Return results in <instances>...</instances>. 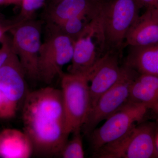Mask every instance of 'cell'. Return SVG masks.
Returning a JSON list of instances; mask_svg holds the SVG:
<instances>
[{
  "label": "cell",
  "mask_w": 158,
  "mask_h": 158,
  "mask_svg": "<svg viewBox=\"0 0 158 158\" xmlns=\"http://www.w3.org/2000/svg\"><path fill=\"white\" fill-rule=\"evenodd\" d=\"M22 120L34 154L44 157L59 156L69 135L61 89L46 87L28 93L23 101Z\"/></svg>",
  "instance_id": "1"
},
{
  "label": "cell",
  "mask_w": 158,
  "mask_h": 158,
  "mask_svg": "<svg viewBox=\"0 0 158 158\" xmlns=\"http://www.w3.org/2000/svg\"><path fill=\"white\" fill-rule=\"evenodd\" d=\"M157 127L154 122H141L124 135L93 152L101 158H158L155 136Z\"/></svg>",
  "instance_id": "2"
},
{
  "label": "cell",
  "mask_w": 158,
  "mask_h": 158,
  "mask_svg": "<svg viewBox=\"0 0 158 158\" xmlns=\"http://www.w3.org/2000/svg\"><path fill=\"white\" fill-rule=\"evenodd\" d=\"M141 9L138 0H106L102 11L106 53L122 56L126 36Z\"/></svg>",
  "instance_id": "3"
},
{
  "label": "cell",
  "mask_w": 158,
  "mask_h": 158,
  "mask_svg": "<svg viewBox=\"0 0 158 158\" xmlns=\"http://www.w3.org/2000/svg\"><path fill=\"white\" fill-rule=\"evenodd\" d=\"M90 74L63 73L60 77L65 127L70 135L81 130L90 108Z\"/></svg>",
  "instance_id": "4"
},
{
  "label": "cell",
  "mask_w": 158,
  "mask_h": 158,
  "mask_svg": "<svg viewBox=\"0 0 158 158\" xmlns=\"http://www.w3.org/2000/svg\"><path fill=\"white\" fill-rule=\"evenodd\" d=\"M121 73L113 87L99 98L90 109L81 131L89 135L99 123L106 120L128 102L133 82L139 73L127 65H121Z\"/></svg>",
  "instance_id": "5"
},
{
  "label": "cell",
  "mask_w": 158,
  "mask_h": 158,
  "mask_svg": "<svg viewBox=\"0 0 158 158\" xmlns=\"http://www.w3.org/2000/svg\"><path fill=\"white\" fill-rule=\"evenodd\" d=\"M102 11L91 20L83 33L75 41L71 64L68 73L88 74L93 71L105 52Z\"/></svg>",
  "instance_id": "6"
},
{
  "label": "cell",
  "mask_w": 158,
  "mask_h": 158,
  "mask_svg": "<svg viewBox=\"0 0 158 158\" xmlns=\"http://www.w3.org/2000/svg\"><path fill=\"white\" fill-rule=\"evenodd\" d=\"M48 29V34L40 48L38 64L39 80L47 85L56 77H60L63 66L71 62L75 42L59 31Z\"/></svg>",
  "instance_id": "7"
},
{
  "label": "cell",
  "mask_w": 158,
  "mask_h": 158,
  "mask_svg": "<svg viewBox=\"0 0 158 158\" xmlns=\"http://www.w3.org/2000/svg\"><path fill=\"white\" fill-rule=\"evenodd\" d=\"M150 110L146 105L128 102L106 119L101 126L90 135L93 152L124 135L136 125L142 122Z\"/></svg>",
  "instance_id": "8"
},
{
  "label": "cell",
  "mask_w": 158,
  "mask_h": 158,
  "mask_svg": "<svg viewBox=\"0 0 158 158\" xmlns=\"http://www.w3.org/2000/svg\"><path fill=\"white\" fill-rule=\"evenodd\" d=\"M41 23L31 19L16 21L10 30L12 50L17 55L26 77L39 80L38 58L41 46Z\"/></svg>",
  "instance_id": "9"
},
{
  "label": "cell",
  "mask_w": 158,
  "mask_h": 158,
  "mask_svg": "<svg viewBox=\"0 0 158 158\" xmlns=\"http://www.w3.org/2000/svg\"><path fill=\"white\" fill-rule=\"evenodd\" d=\"M121 57L117 53L107 52L95 65L89 81L90 110L99 98L118 81L121 73V65L119 64Z\"/></svg>",
  "instance_id": "10"
},
{
  "label": "cell",
  "mask_w": 158,
  "mask_h": 158,
  "mask_svg": "<svg viewBox=\"0 0 158 158\" xmlns=\"http://www.w3.org/2000/svg\"><path fill=\"white\" fill-rule=\"evenodd\" d=\"M106 0H52L46 13L48 25L58 24L72 18L95 17L101 12Z\"/></svg>",
  "instance_id": "11"
},
{
  "label": "cell",
  "mask_w": 158,
  "mask_h": 158,
  "mask_svg": "<svg viewBox=\"0 0 158 158\" xmlns=\"http://www.w3.org/2000/svg\"><path fill=\"white\" fill-rule=\"evenodd\" d=\"M26 78L19 59L12 51L0 69V90L10 100L19 105L28 94Z\"/></svg>",
  "instance_id": "12"
},
{
  "label": "cell",
  "mask_w": 158,
  "mask_h": 158,
  "mask_svg": "<svg viewBox=\"0 0 158 158\" xmlns=\"http://www.w3.org/2000/svg\"><path fill=\"white\" fill-rule=\"evenodd\" d=\"M145 9L128 31L124 47L145 46L158 43V6Z\"/></svg>",
  "instance_id": "13"
},
{
  "label": "cell",
  "mask_w": 158,
  "mask_h": 158,
  "mask_svg": "<svg viewBox=\"0 0 158 158\" xmlns=\"http://www.w3.org/2000/svg\"><path fill=\"white\" fill-rule=\"evenodd\" d=\"M33 154V144L24 131L6 129L0 132V158H29Z\"/></svg>",
  "instance_id": "14"
},
{
  "label": "cell",
  "mask_w": 158,
  "mask_h": 158,
  "mask_svg": "<svg viewBox=\"0 0 158 158\" xmlns=\"http://www.w3.org/2000/svg\"><path fill=\"white\" fill-rule=\"evenodd\" d=\"M128 102L146 105L158 116V76L139 74L132 84Z\"/></svg>",
  "instance_id": "15"
},
{
  "label": "cell",
  "mask_w": 158,
  "mask_h": 158,
  "mask_svg": "<svg viewBox=\"0 0 158 158\" xmlns=\"http://www.w3.org/2000/svg\"><path fill=\"white\" fill-rule=\"evenodd\" d=\"M123 64L140 74L158 76V43L145 46H128Z\"/></svg>",
  "instance_id": "16"
},
{
  "label": "cell",
  "mask_w": 158,
  "mask_h": 158,
  "mask_svg": "<svg viewBox=\"0 0 158 158\" xmlns=\"http://www.w3.org/2000/svg\"><path fill=\"white\" fill-rule=\"evenodd\" d=\"M94 18L77 16L66 20L58 24L48 25V27L59 31L75 41Z\"/></svg>",
  "instance_id": "17"
},
{
  "label": "cell",
  "mask_w": 158,
  "mask_h": 158,
  "mask_svg": "<svg viewBox=\"0 0 158 158\" xmlns=\"http://www.w3.org/2000/svg\"><path fill=\"white\" fill-rule=\"evenodd\" d=\"M81 132V130H79L72 133V138L70 140L68 139L61 151L59 156L63 158H85Z\"/></svg>",
  "instance_id": "18"
},
{
  "label": "cell",
  "mask_w": 158,
  "mask_h": 158,
  "mask_svg": "<svg viewBox=\"0 0 158 158\" xmlns=\"http://www.w3.org/2000/svg\"><path fill=\"white\" fill-rule=\"evenodd\" d=\"M46 0H22L21 10L17 21L32 19V16L45 4Z\"/></svg>",
  "instance_id": "19"
},
{
  "label": "cell",
  "mask_w": 158,
  "mask_h": 158,
  "mask_svg": "<svg viewBox=\"0 0 158 158\" xmlns=\"http://www.w3.org/2000/svg\"><path fill=\"white\" fill-rule=\"evenodd\" d=\"M19 105L10 100L0 90V118H13L17 112Z\"/></svg>",
  "instance_id": "20"
},
{
  "label": "cell",
  "mask_w": 158,
  "mask_h": 158,
  "mask_svg": "<svg viewBox=\"0 0 158 158\" xmlns=\"http://www.w3.org/2000/svg\"><path fill=\"white\" fill-rule=\"evenodd\" d=\"M2 46L0 48V69L5 64L12 52L11 39L4 36L1 41Z\"/></svg>",
  "instance_id": "21"
},
{
  "label": "cell",
  "mask_w": 158,
  "mask_h": 158,
  "mask_svg": "<svg viewBox=\"0 0 158 158\" xmlns=\"http://www.w3.org/2000/svg\"><path fill=\"white\" fill-rule=\"evenodd\" d=\"M141 8L145 9L158 6V0H138Z\"/></svg>",
  "instance_id": "22"
},
{
  "label": "cell",
  "mask_w": 158,
  "mask_h": 158,
  "mask_svg": "<svg viewBox=\"0 0 158 158\" xmlns=\"http://www.w3.org/2000/svg\"><path fill=\"white\" fill-rule=\"evenodd\" d=\"M16 24V22L8 25L2 26L0 24V42L4 36L6 35V33L8 31H10L12 28L14 27Z\"/></svg>",
  "instance_id": "23"
},
{
  "label": "cell",
  "mask_w": 158,
  "mask_h": 158,
  "mask_svg": "<svg viewBox=\"0 0 158 158\" xmlns=\"http://www.w3.org/2000/svg\"><path fill=\"white\" fill-rule=\"evenodd\" d=\"M155 143L156 147L158 152V127L157 128L155 136Z\"/></svg>",
  "instance_id": "24"
},
{
  "label": "cell",
  "mask_w": 158,
  "mask_h": 158,
  "mask_svg": "<svg viewBox=\"0 0 158 158\" xmlns=\"http://www.w3.org/2000/svg\"><path fill=\"white\" fill-rule=\"evenodd\" d=\"M10 4V0H0V5H7Z\"/></svg>",
  "instance_id": "25"
},
{
  "label": "cell",
  "mask_w": 158,
  "mask_h": 158,
  "mask_svg": "<svg viewBox=\"0 0 158 158\" xmlns=\"http://www.w3.org/2000/svg\"><path fill=\"white\" fill-rule=\"evenodd\" d=\"M22 0H10V4H18L21 3Z\"/></svg>",
  "instance_id": "26"
}]
</instances>
